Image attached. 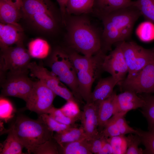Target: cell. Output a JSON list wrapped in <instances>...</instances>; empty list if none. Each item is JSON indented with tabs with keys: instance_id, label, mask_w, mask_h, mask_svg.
Instances as JSON below:
<instances>
[{
	"instance_id": "14",
	"label": "cell",
	"mask_w": 154,
	"mask_h": 154,
	"mask_svg": "<svg viewBox=\"0 0 154 154\" xmlns=\"http://www.w3.org/2000/svg\"><path fill=\"white\" fill-rule=\"evenodd\" d=\"M100 71L85 69L76 71L79 93L82 98L86 102L90 101L92 86L98 77Z\"/></svg>"
},
{
	"instance_id": "6",
	"label": "cell",
	"mask_w": 154,
	"mask_h": 154,
	"mask_svg": "<svg viewBox=\"0 0 154 154\" xmlns=\"http://www.w3.org/2000/svg\"><path fill=\"white\" fill-rule=\"evenodd\" d=\"M0 73L1 96L17 97L25 102L35 82L29 77L28 74Z\"/></svg>"
},
{
	"instance_id": "9",
	"label": "cell",
	"mask_w": 154,
	"mask_h": 154,
	"mask_svg": "<svg viewBox=\"0 0 154 154\" xmlns=\"http://www.w3.org/2000/svg\"><path fill=\"white\" fill-rule=\"evenodd\" d=\"M56 95L38 80L25 101L26 107L38 115L47 114L54 106L53 102Z\"/></svg>"
},
{
	"instance_id": "36",
	"label": "cell",
	"mask_w": 154,
	"mask_h": 154,
	"mask_svg": "<svg viewBox=\"0 0 154 154\" xmlns=\"http://www.w3.org/2000/svg\"><path fill=\"white\" fill-rule=\"evenodd\" d=\"M15 109L11 102L5 97L1 96L0 99V118L7 122L14 115Z\"/></svg>"
},
{
	"instance_id": "12",
	"label": "cell",
	"mask_w": 154,
	"mask_h": 154,
	"mask_svg": "<svg viewBox=\"0 0 154 154\" xmlns=\"http://www.w3.org/2000/svg\"><path fill=\"white\" fill-rule=\"evenodd\" d=\"M126 114L119 113L113 115L101 132L107 138L127 134H137V131L130 126L124 116Z\"/></svg>"
},
{
	"instance_id": "5",
	"label": "cell",
	"mask_w": 154,
	"mask_h": 154,
	"mask_svg": "<svg viewBox=\"0 0 154 154\" xmlns=\"http://www.w3.org/2000/svg\"><path fill=\"white\" fill-rule=\"evenodd\" d=\"M31 57L23 43L1 49L0 73L28 74Z\"/></svg>"
},
{
	"instance_id": "37",
	"label": "cell",
	"mask_w": 154,
	"mask_h": 154,
	"mask_svg": "<svg viewBox=\"0 0 154 154\" xmlns=\"http://www.w3.org/2000/svg\"><path fill=\"white\" fill-rule=\"evenodd\" d=\"M130 133L126 137L127 148L125 154H144L143 150L139 146L141 143L139 136L137 134Z\"/></svg>"
},
{
	"instance_id": "22",
	"label": "cell",
	"mask_w": 154,
	"mask_h": 154,
	"mask_svg": "<svg viewBox=\"0 0 154 154\" xmlns=\"http://www.w3.org/2000/svg\"><path fill=\"white\" fill-rule=\"evenodd\" d=\"M53 138L60 147L84 138H87L82 126L78 127L76 125L62 132L56 133Z\"/></svg>"
},
{
	"instance_id": "30",
	"label": "cell",
	"mask_w": 154,
	"mask_h": 154,
	"mask_svg": "<svg viewBox=\"0 0 154 154\" xmlns=\"http://www.w3.org/2000/svg\"><path fill=\"white\" fill-rule=\"evenodd\" d=\"M154 60V48L148 49L141 46L136 58L135 68L132 75L139 71Z\"/></svg>"
},
{
	"instance_id": "19",
	"label": "cell",
	"mask_w": 154,
	"mask_h": 154,
	"mask_svg": "<svg viewBox=\"0 0 154 154\" xmlns=\"http://www.w3.org/2000/svg\"><path fill=\"white\" fill-rule=\"evenodd\" d=\"M116 93L114 92L112 95L103 100L96 102L98 107V127L101 131L108 120L114 114L115 98Z\"/></svg>"
},
{
	"instance_id": "28",
	"label": "cell",
	"mask_w": 154,
	"mask_h": 154,
	"mask_svg": "<svg viewBox=\"0 0 154 154\" xmlns=\"http://www.w3.org/2000/svg\"><path fill=\"white\" fill-rule=\"evenodd\" d=\"M145 94L140 96L145 103L141 112L147 121L149 130L154 131V95Z\"/></svg>"
},
{
	"instance_id": "35",
	"label": "cell",
	"mask_w": 154,
	"mask_h": 154,
	"mask_svg": "<svg viewBox=\"0 0 154 154\" xmlns=\"http://www.w3.org/2000/svg\"><path fill=\"white\" fill-rule=\"evenodd\" d=\"M35 154H58L59 145L54 138L39 145L32 151Z\"/></svg>"
},
{
	"instance_id": "13",
	"label": "cell",
	"mask_w": 154,
	"mask_h": 154,
	"mask_svg": "<svg viewBox=\"0 0 154 154\" xmlns=\"http://www.w3.org/2000/svg\"><path fill=\"white\" fill-rule=\"evenodd\" d=\"M135 92L129 90L119 94L115 98V110L113 115L119 113L126 114L128 111L143 107L145 105L144 100L137 96Z\"/></svg>"
},
{
	"instance_id": "1",
	"label": "cell",
	"mask_w": 154,
	"mask_h": 154,
	"mask_svg": "<svg viewBox=\"0 0 154 154\" xmlns=\"http://www.w3.org/2000/svg\"><path fill=\"white\" fill-rule=\"evenodd\" d=\"M141 15L133 5L119 9L101 17L103 25L102 47L105 50H109L114 44L126 41L131 36L134 25Z\"/></svg>"
},
{
	"instance_id": "17",
	"label": "cell",
	"mask_w": 154,
	"mask_h": 154,
	"mask_svg": "<svg viewBox=\"0 0 154 154\" xmlns=\"http://www.w3.org/2000/svg\"><path fill=\"white\" fill-rule=\"evenodd\" d=\"M131 0H94L93 10L100 18L119 9L133 5Z\"/></svg>"
},
{
	"instance_id": "7",
	"label": "cell",
	"mask_w": 154,
	"mask_h": 154,
	"mask_svg": "<svg viewBox=\"0 0 154 154\" xmlns=\"http://www.w3.org/2000/svg\"><path fill=\"white\" fill-rule=\"evenodd\" d=\"M28 68L32 76L37 78L56 96L67 101L72 100L78 102L72 91L63 84L56 76L44 68L42 64H38L35 62H31Z\"/></svg>"
},
{
	"instance_id": "43",
	"label": "cell",
	"mask_w": 154,
	"mask_h": 154,
	"mask_svg": "<svg viewBox=\"0 0 154 154\" xmlns=\"http://www.w3.org/2000/svg\"><path fill=\"white\" fill-rule=\"evenodd\" d=\"M11 4L21 10L22 5V0H2Z\"/></svg>"
},
{
	"instance_id": "34",
	"label": "cell",
	"mask_w": 154,
	"mask_h": 154,
	"mask_svg": "<svg viewBox=\"0 0 154 154\" xmlns=\"http://www.w3.org/2000/svg\"><path fill=\"white\" fill-rule=\"evenodd\" d=\"M112 148L113 154H125L127 148L126 137L121 135L107 138Z\"/></svg>"
},
{
	"instance_id": "26",
	"label": "cell",
	"mask_w": 154,
	"mask_h": 154,
	"mask_svg": "<svg viewBox=\"0 0 154 154\" xmlns=\"http://www.w3.org/2000/svg\"><path fill=\"white\" fill-rule=\"evenodd\" d=\"M8 135L0 146V154H24V146L12 132L8 130Z\"/></svg>"
},
{
	"instance_id": "24",
	"label": "cell",
	"mask_w": 154,
	"mask_h": 154,
	"mask_svg": "<svg viewBox=\"0 0 154 154\" xmlns=\"http://www.w3.org/2000/svg\"><path fill=\"white\" fill-rule=\"evenodd\" d=\"M29 19L37 27L46 31H54L56 26L54 14L45 13L35 14Z\"/></svg>"
},
{
	"instance_id": "20",
	"label": "cell",
	"mask_w": 154,
	"mask_h": 154,
	"mask_svg": "<svg viewBox=\"0 0 154 154\" xmlns=\"http://www.w3.org/2000/svg\"><path fill=\"white\" fill-rule=\"evenodd\" d=\"M119 43L128 68L127 77H129L134 71L136 58L141 46L132 41H124Z\"/></svg>"
},
{
	"instance_id": "2",
	"label": "cell",
	"mask_w": 154,
	"mask_h": 154,
	"mask_svg": "<svg viewBox=\"0 0 154 154\" xmlns=\"http://www.w3.org/2000/svg\"><path fill=\"white\" fill-rule=\"evenodd\" d=\"M67 31L68 41L73 50L87 56L95 55L102 50L101 35L86 18H71Z\"/></svg>"
},
{
	"instance_id": "21",
	"label": "cell",
	"mask_w": 154,
	"mask_h": 154,
	"mask_svg": "<svg viewBox=\"0 0 154 154\" xmlns=\"http://www.w3.org/2000/svg\"><path fill=\"white\" fill-rule=\"evenodd\" d=\"M20 10L14 5L2 0H0L1 23L21 27L18 23L21 17Z\"/></svg>"
},
{
	"instance_id": "10",
	"label": "cell",
	"mask_w": 154,
	"mask_h": 154,
	"mask_svg": "<svg viewBox=\"0 0 154 154\" xmlns=\"http://www.w3.org/2000/svg\"><path fill=\"white\" fill-rule=\"evenodd\" d=\"M102 69L116 79L119 84L125 79L128 69L119 44L108 55H105L102 64Z\"/></svg>"
},
{
	"instance_id": "33",
	"label": "cell",
	"mask_w": 154,
	"mask_h": 154,
	"mask_svg": "<svg viewBox=\"0 0 154 154\" xmlns=\"http://www.w3.org/2000/svg\"><path fill=\"white\" fill-rule=\"evenodd\" d=\"M140 137L141 143L145 149L144 154H154V131H144L139 128L136 129Z\"/></svg>"
},
{
	"instance_id": "38",
	"label": "cell",
	"mask_w": 154,
	"mask_h": 154,
	"mask_svg": "<svg viewBox=\"0 0 154 154\" xmlns=\"http://www.w3.org/2000/svg\"><path fill=\"white\" fill-rule=\"evenodd\" d=\"M66 116L77 119H80L82 112L80 111L78 103L71 100L66 103L60 108Z\"/></svg>"
},
{
	"instance_id": "8",
	"label": "cell",
	"mask_w": 154,
	"mask_h": 154,
	"mask_svg": "<svg viewBox=\"0 0 154 154\" xmlns=\"http://www.w3.org/2000/svg\"><path fill=\"white\" fill-rule=\"evenodd\" d=\"M125 91L136 93H154V60L134 74L120 83Z\"/></svg>"
},
{
	"instance_id": "42",
	"label": "cell",
	"mask_w": 154,
	"mask_h": 154,
	"mask_svg": "<svg viewBox=\"0 0 154 154\" xmlns=\"http://www.w3.org/2000/svg\"><path fill=\"white\" fill-rule=\"evenodd\" d=\"M99 154H113L112 148L107 139Z\"/></svg>"
},
{
	"instance_id": "3",
	"label": "cell",
	"mask_w": 154,
	"mask_h": 154,
	"mask_svg": "<svg viewBox=\"0 0 154 154\" xmlns=\"http://www.w3.org/2000/svg\"><path fill=\"white\" fill-rule=\"evenodd\" d=\"M8 130L11 131L29 153L39 145L53 138V132L38 119L19 114Z\"/></svg>"
},
{
	"instance_id": "15",
	"label": "cell",
	"mask_w": 154,
	"mask_h": 154,
	"mask_svg": "<svg viewBox=\"0 0 154 154\" xmlns=\"http://www.w3.org/2000/svg\"><path fill=\"white\" fill-rule=\"evenodd\" d=\"M22 27L1 23L0 46L1 49L22 43Z\"/></svg>"
},
{
	"instance_id": "32",
	"label": "cell",
	"mask_w": 154,
	"mask_h": 154,
	"mask_svg": "<svg viewBox=\"0 0 154 154\" xmlns=\"http://www.w3.org/2000/svg\"><path fill=\"white\" fill-rule=\"evenodd\" d=\"M38 119L42 121L51 131L56 133L62 132L75 125V124L69 125L62 123L47 114L39 115Z\"/></svg>"
},
{
	"instance_id": "31",
	"label": "cell",
	"mask_w": 154,
	"mask_h": 154,
	"mask_svg": "<svg viewBox=\"0 0 154 154\" xmlns=\"http://www.w3.org/2000/svg\"><path fill=\"white\" fill-rule=\"evenodd\" d=\"M133 5L146 20L154 24V0H136Z\"/></svg>"
},
{
	"instance_id": "4",
	"label": "cell",
	"mask_w": 154,
	"mask_h": 154,
	"mask_svg": "<svg viewBox=\"0 0 154 154\" xmlns=\"http://www.w3.org/2000/svg\"><path fill=\"white\" fill-rule=\"evenodd\" d=\"M51 71L71 90L78 101L82 99L79 93L76 72L67 51L57 50L48 61Z\"/></svg>"
},
{
	"instance_id": "27",
	"label": "cell",
	"mask_w": 154,
	"mask_h": 154,
	"mask_svg": "<svg viewBox=\"0 0 154 154\" xmlns=\"http://www.w3.org/2000/svg\"><path fill=\"white\" fill-rule=\"evenodd\" d=\"M50 47L47 42L41 38H37L31 41L28 45L29 53L31 57L44 59L49 54Z\"/></svg>"
},
{
	"instance_id": "16",
	"label": "cell",
	"mask_w": 154,
	"mask_h": 154,
	"mask_svg": "<svg viewBox=\"0 0 154 154\" xmlns=\"http://www.w3.org/2000/svg\"><path fill=\"white\" fill-rule=\"evenodd\" d=\"M21 10L24 16L28 19L35 14H54L49 0H22Z\"/></svg>"
},
{
	"instance_id": "25",
	"label": "cell",
	"mask_w": 154,
	"mask_h": 154,
	"mask_svg": "<svg viewBox=\"0 0 154 154\" xmlns=\"http://www.w3.org/2000/svg\"><path fill=\"white\" fill-rule=\"evenodd\" d=\"M59 154H93L90 150L88 140L86 138L67 143L62 147L59 146Z\"/></svg>"
},
{
	"instance_id": "18",
	"label": "cell",
	"mask_w": 154,
	"mask_h": 154,
	"mask_svg": "<svg viewBox=\"0 0 154 154\" xmlns=\"http://www.w3.org/2000/svg\"><path fill=\"white\" fill-rule=\"evenodd\" d=\"M118 81L112 76L101 79L92 92L90 102H96L104 100L112 94Z\"/></svg>"
},
{
	"instance_id": "41",
	"label": "cell",
	"mask_w": 154,
	"mask_h": 154,
	"mask_svg": "<svg viewBox=\"0 0 154 154\" xmlns=\"http://www.w3.org/2000/svg\"><path fill=\"white\" fill-rule=\"evenodd\" d=\"M59 5L63 23L66 24V7L68 0H56Z\"/></svg>"
},
{
	"instance_id": "23",
	"label": "cell",
	"mask_w": 154,
	"mask_h": 154,
	"mask_svg": "<svg viewBox=\"0 0 154 154\" xmlns=\"http://www.w3.org/2000/svg\"><path fill=\"white\" fill-rule=\"evenodd\" d=\"M94 0H68L66 7V14L78 15L92 11Z\"/></svg>"
},
{
	"instance_id": "39",
	"label": "cell",
	"mask_w": 154,
	"mask_h": 154,
	"mask_svg": "<svg viewBox=\"0 0 154 154\" xmlns=\"http://www.w3.org/2000/svg\"><path fill=\"white\" fill-rule=\"evenodd\" d=\"M48 114L58 121L63 124L71 125H75L78 120L65 116L60 108H57L53 106L50 110Z\"/></svg>"
},
{
	"instance_id": "40",
	"label": "cell",
	"mask_w": 154,
	"mask_h": 154,
	"mask_svg": "<svg viewBox=\"0 0 154 154\" xmlns=\"http://www.w3.org/2000/svg\"><path fill=\"white\" fill-rule=\"evenodd\" d=\"M107 138L105 137L101 132L95 137L88 140L90 150L92 153L99 154Z\"/></svg>"
},
{
	"instance_id": "29",
	"label": "cell",
	"mask_w": 154,
	"mask_h": 154,
	"mask_svg": "<svg viewBox=\"0 0 154 154\" xmlns=\"http://www.w3.org/2000/svg\"><path fill=\"white\" fill-rule=\"evenodd\" d=\"M136 35L144 42H149L154 40V24L146 20L140 24L136 30Z\"/></svg>"
},
{
	"instance_id": "11",
	"label": "cell",
	"mask_w": 154,
	"mask_h": 154,
	"mask_svg": "<svg viewBox=\"0 0 154 154\" xmlns=\"http://www.w3.org/2000/svg\"><path fill=\"white\" fill-rule=\"evenodd\" d=\"M80 120L88 140L93 139L99 133L98 107L96 102H86L82 112Z\"/></svg>"
}]
</instances>
